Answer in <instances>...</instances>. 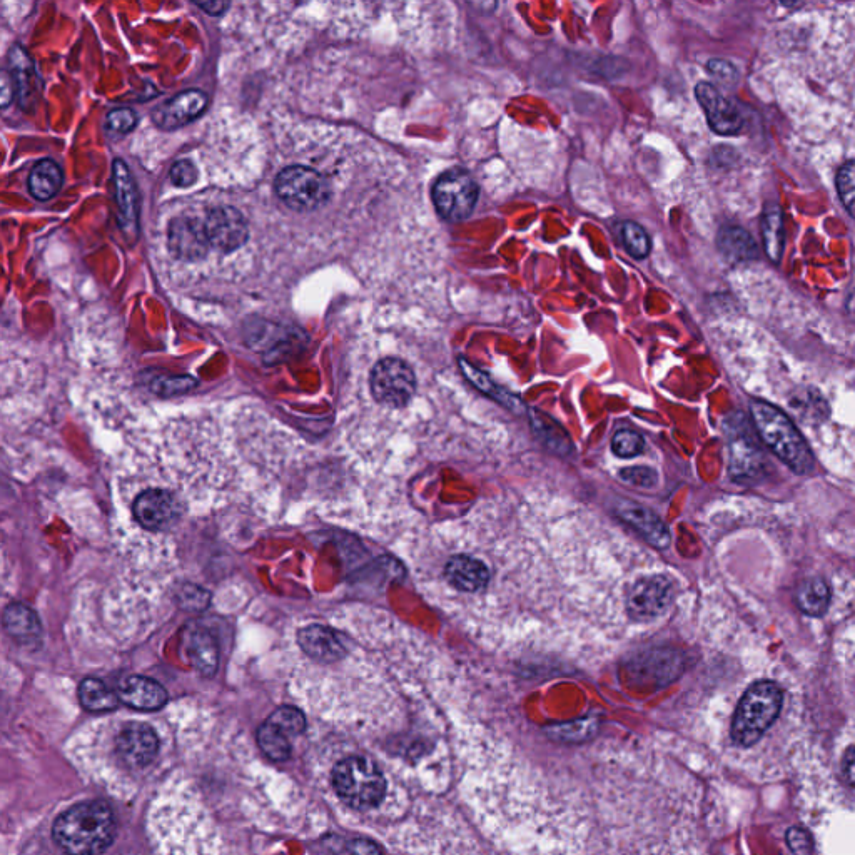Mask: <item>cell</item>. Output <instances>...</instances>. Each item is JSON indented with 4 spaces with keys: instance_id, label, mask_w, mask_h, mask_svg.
Instances as JSON below:
<instances>
[{
    "instance_id": "obj_1",
    "label": "cell",
    "mask_w": 855,
    "mask_h": 855,
    "mask_svg": "<svg viewBox=\"0 0 855 855\" xmlns=\"http://www.w3.org/2000/svg\"><path fill=\"white\" fill-rule=\"evenodd\" d=\"M114 812L102 802H81L62 812L52 827L57 847L66 855H102L116 839Z\"/></svg>"
},
{
    "instance_id": "obj_2",
    "label": "cell",
    "mask_w": 855,
    "mask_h": 855,
    "mask_svg": "<svg viewBox=\"0 0 855 855\" xmlns=\"http://www.w3.org/2000/svg\"><path fill=\"white\" fill-rule=\"evenodd\" d=\"M750 415L762 441L790 470L797 475H807L814 470V455L807 441L784 411L765 401H752Z\"/></svg>"
},
{
    "instance_id": "obj_3",
    "label": "cell",
    "mask_w": 855,
    "mask_h": 855,
    "mask_svg": "<svg viewBox=\"0 0 855 855\" xmlns=\"http://www.w3.org/2000/svg\"><path fill=\"white\" fill-rule=\"evenodd\" d=\"M784 704L779 685L762 680L750 685L740 699L732 722V739L740 747H752L772 727Z\"/></svg>"
},
{
    "instance_id": "obj_4",
    "label": "cell",
    "mask_w": 855,
    "mask_h": 855,
    "mask_svg": "<svg viewBox=\"0 0 855 855\" xmlns=\"http://www.w3.org/2000/svg\"><path fill=\"white\" fill-rule=\"evenodd\" d=\"M333 785L346 804L358 810L373 809L386 795V779L375 762L348 757L333 769Z\"/></svg>"
},
{
    "instance_id": "obj_5",
    "label": "cell",
    "mask_w": 855,
    "mask_h": 855,
    "mask_svg": "<svg viewBox=\"0 0 855 855\" xmlns=\"http://www.w3.org/2000/svg\"><path fill=\"white\" fill-rule=\"evenodd\" d=\"M132 518L137 528L149 535L173 532L186 515V501L181 493L161 483L144 486L134 493Z\"/></svg>"
},
{
    "instance_id": "obj_6",
    "label": "cell",
    "mask_w": 855,
    "mask_h": 855,
    "mask_svg": "<svg viewBox=\"0 0 855 855\" xmlns=\"http://www.w3.org/2000/svg\"><path fill=\"white\" fill-rule=\"evenodd\" d=\"M274 189L286 206L299 213H309L321 208L329 198L326 179L318 171L306 166H289L283 169L276 178Z\"/></svg>"
},
{
    "instance_id": "obj_7",
    "label": "cell",
    "mask_w": 855,
    "mask_h": 855,
    "mask_svg": "<svg viewBox=\"0 0 855 855\" xmlns=\"http://www.w3.org/2000/svg\"><path fill=\"white\" fill-rule=\"evenodd\" d=\"M478 184L463 169H450L436 179L433 186V203L441 218L450 223H460L470 218L478 201Z\"/></svg>"
},
{
    "instance_id": "obj_8",
    "label": "cell",
    "mask_w": 855,
    "mask_h": 855,
    "mask_svg": "<svg viewBox=\"0 0 855 855\" xmlns=\"http://www.w3.org/2000/svg\"><path fill=\"white\" fill-rule=\"evenodd\" d=\"M371 393L381 405L405 408L416 391L415 373L405 361L385 358L371 371Z\"/></svg>"
},
{
    "instance_id": "obj_9",
    "label": "cell",
    "mask_w": 855,
    "mask_h": 855,
    "mask_svg": "<svg viewBox=\"0 0 855 855\" xmlns=\"http://www.w3.org/2000/svg\"><path fill=\"white\" fill-rule=\"evenodd\" d=\"M729 440L732 478L740 483L759 478L764 470L765 456L760 450L754 428L740 413L735 415L734 421H730Z\"/></svg>"
},
{
    "instance_id": "obj_10",
    "label": "cell",
    "mask_w": 855,
    "mask_h": 855,
    "mask_svg": "<svg viewBox=\"0 0 855 855\" xmlns=\"http://www.w3.org/2000/svg\"><path fill=\"white\" fill-rule=\"evenodd\" d=\"M675 587L663 575L643 577L628 587L627 612L635 622H650L662 617L672 605Z\"/></svg>"
},
{
    "instance_id": "obj_11",
    "label": "cell",
    "mask_w": 855,
    "mask_h": 855,
    "mask_svg": "<svg viewBox=\"0 0 855 855\" xmlns=\"http://www.w3.org/2000/svg\"><path fill=\"white\" fill-rule=\"evenodd\" d=\"M204 228H206L211 248L218 249L224 254L233 253L241 248L249 238L248 223L241 211L233 206H218L211 209L208 218L204 221Z\"/></svg>"
},
{
    "instance_id": "obj_12",
    "label": "cell",
    "mask_w": 855,
    "mask_h": 855,
    "mask_svg": "<svg viewBox=\"0 0 855 855\" xmlns=\"http://www.w3.org/2000/svg\"><path fill=\"white\" fill-rule=\"evenodd\" d=\"M167 246L174 258L189 263L206 258L211 248L203 221L191 216H179L171 221L167 229Z\"/></svg>"
},
{
    "instance_id": "obj_13",
    "label": "cell",
    "mask_w": 855,
    "mask_h": 855,
    "mask_svg": "<svg viewBox=\"0 0 855 855\" xmlns=\"http://www.w3.org/2000/svg\"><path fill=\"white\" fill-rule=\"evenodd\" d=\"M117 754L129 767H146L156 759L159 739L151 725L131 722L122 727L116 739Z\"/></svg>"
},
{
    "instance_id": "obj_14",
    "label": "cell",
    "mask_w": 855,
    "mask_h": 855,
    "mask_svg": "<svg viewBox=\"0 0 855 855\" xmlns=\"http://www.w3.org/2000/svg\"><path fill=\"white\" fill-rule=\"evenodd\" d=\"M695 96L704 109L712 131L720 136H735L742 131L744 119L734 104L720 94L717 87L709 82H700L695 87Z\"/></svg>"
},
{
    "instance_id": "obj_15",
    "label": "cell",
    "mask_w": 855,
    "mask_h": 855,
    "mask_svg": "<svg viewBox=\"0 0 855 855\" xmlns=\"http://www.w3.org/2000/svg\"><path fill=\"white\" fill-rule=\"evenodd\" d=\"M209 97L199 89L181 92L152 112V121L164 131H174L196 121L208 109Z\"/></svg>"
},
{
    "instance_id": "obj_16",
    "label": "cell",
    "mask_w": 855,
    "mask_h": 855,
    "mask_svg": "<svg viewBox=\"0 0 855 855\" xmlns=\"http://www.w3.org/2000/svg\"><path fill=\"white\" fill-rule=\"evenodd\" d=\"M114 198L119 209V226L127 239L136 241L139 233V194L126 162L116 159L112 164Z\"/></svg>"
},
{
    "instance_id": "obj_17",
    "label": "cell",
    "mask_w": 855,
    "mask_h": 855,
    "mask_svg": "<svg viewBox=\"0 0 855 855\" xmlns=\"http://www.w3.org/2000/svg\"><path fill=\"white\" fill-rule=\"evenodd\" d=\"M9 67H11L12 81H14V89H16L17 104L24 111L32 109L36 106L37 97H39L42 87L41 76L37 72L36 64L29 56V52L16 44L9 52Z\"/></svg>"
},
{
    "instance_id": "obj_18",
    "label": "cell",
    "mask_w": 855,
    "mask_h": 855,
    "mask_svg": "<svg viewBox=\"0 0 855 855\" xmlns=\"http://www.w3.org/2000/svg\"><path fill=\"white\" fill-rule=\"evenodd\" d=\"M443 577L458 592H481L490 582V570L485 563L470 555H453L448 558Z\"/></svg>"
},
{
    "instance_id": "obj_19",
    "label": "cell",
    "mask_w": 855,
    "mask_h": 855,
    "mask_svg": "<svg viewBox=\"0 0 855 855\" xmlns=\"http://www.w3.org/2000/svg\"><path fill=\"white\" fill-rule=\"evenodd\" d=\"M298 643L301 650L316 662H339L345 657V645L341 642L338 632L318 623L301 628Z\"/></svg>"
},
{
    "instance_id": "obj_20",
    "label": "cell",
    "mask_w": 855,
    "mask_h": 855,
    "mask_svg": "<svg viewBox=\"0 0 855 855\" xmlns=\"http://www.w3.org/2000/svg\"><path fill=\"white\" fill-rule=\"evenodd\" d=\"M617 513L623 522L635 528L645 538V542L653 547L663 550L670 545L667 525L652 510H648L647 506L638 505L635 501H622L617 506Z\"/></svg>"
},
{
    "instance_id": "obj_21",
    "label": "cell",
    "mask_w": 855,
    "mask_h": 855,
    "mask_svg": "<svg viewBox=\"0 0 855 855\" xmlns=\"http://www.w3.org/2000/svg\"><path fill=\"white\" fill-rule=\"evenodd\" d=\"M117 697L127 707L146 712L162 709L167 704V692L161 683L141 675L124 678Z\"/></svg>"
},
{
    "instance_id": "obj_22",
    "label": "cell",
    "mask_w": 855,
    "mask_h": 855,
    "mask_svg": "<svg viewBox=\"0 0 855 855\" xmlns=\"http://www.w3.org/2000/svg\"><path fill=\"white\" fill-rule=\"evenodd\" d=\"M717 246L720 254L730 263H747L759 256V246L754 238L740 226H725L720 229Z\"/></svg>"
},
{
    "instance_id": "obj_23",
    "label": "cell",
    "mask_w": 855,
    "mask_h": 855,
    "mask_svg": "<svg viewBox=\"0 0 855 855\" xmlns=\"http://www.w3.org/2000/svg\"><path fill=\"white\" fill-rule=\"evenodd\" d=\"M4 628L17 642H39L42 635L41 620L31 607L24 603H12L4 612Z\"/></svg>"
},
{
    "instance_id": "obj_24",
    "label": "cell",
    "mask_w": 855,
    "mask_h": 855,
    "mask_svg": "<svg viewBox=\"0 0 855 855\" xmlns=\"http://www.w3.org/2000/svg\"><path fill=\"white\" fill-rule=\"evenodd\" d=\"M760 226L765 254L772 263L779 264L785 248L784 214L779 204L769 203L765 206Z\"/></svg>"
},
{
    "instance_id": "obj_25",
    "label": "cell",
    "mask_w": 855,
    "mask_h": 855,
    "mask_svg": "<svg viewBox=\"0 0 855 855\" xmlns=\"http://www.w3.org/2000/svg\"><path fill=\"white\" fill-rule=\"evenodd\" d=\"M64 173L52 159H44L32 167L29 174V193L37 201H49L61 191Z\"/></svg>"
},
{
    "instance_id": "obj_26",
    "label": "cell",
    "mask_w": 855,
    "mask_h": 855,
    "mask_svg": "<svg viewBox=\"0 0 855 855\" xmlns=\"http://www.w3.org/2000/svg\"><path fill=\"white\" fill-rule=\"evenodd\" d=\"M530 418H532L535 435L548 450H552L557 455H568L572 451V440L568 438L567 431L563 430L557 421H553L545 413L537 410L530 411Z\"/></svg>"
},
{
    "instance_id": "obj_27",
    "label": "cell",
    "mask_w": 855,
    "mask_h": 855,
    "mask_svg": "<svg viewBox=\"0 0 855 855\" xmlns=\"http://www.w3.org/2000/svg\"><path fill=\"white\" fill-rule=\"evenodd\" d=\"M189 657L198 672L213 675L218 668V643L208 630H196L189 640Z\"/></svg>"
},
{
    "instance_id": "obj_28",
    "label": "cell",
    "mask_w": 855,
    "mask_h": 855,
    "mask_svg": "<svg viewBox=\"0 0 855 855\" xmlns=\"http://www.w3.org/2000/svg\"><path fill=\"white\" fill-rule=\"evenodd\" d=\"M79 700L89 712H109L119 705V697L106 683L97 678H86L79 685Z\"/></svg>"
},
{
    "instance_id": "obj_29",
    "label": "cell",
    "mask_w": 855,
    "mask_h": 855,
    "mask_svg": "<svg viewBox=\"0 0 855 855\" xmlns=\"http://www.w3.org/2000/svg\"><path fill=\"white\" fill-rule=\"evenodd\" d=\"M830 603V587L824 578H812L799 588L797 605L809 617H822Z\"/></svg>"
},
{
    "instance_id": "obj_30",
    "label": "cell",
    "mask_w": 855,
    "mask_h": 855,
    "mask_svg": "<svg viewBox=\"0 0 855 855\" xmlns=\"http://www.w3.org/2000/svg\"><path fill=\"white\" fill-rule=\"evenodd\" d=\"M615 234H617L623 248L627 249L628 254H632L635 259L647 258L652 249V241L648 238L647 231L635 223V221H622L615 226Z\"/></svg>"
},
{
    "instance_id": "obj_31",
    "label": "cell",
    "mask_w": 855,
    "mask_h": 855,
    "mask_svg": "<svg viewBox=\"0 0 855 855\" xmlns=\"http://www.w3.org/2000/svg\"><path fill=\"white\" fill-rule=\"evenodd\" d=\"M460 366L463 373H465L466 378H468V380H470L478 390L483 391L485 395L495 398L496 401H500L501 405H505L506 408H510V410H515V408L523 406L522 401L515 398V396L510 395L508 391L501 390L500 386H496L495 383H493V381L483 373V371L478 370L475 366H471L468 361L460 360Z\"/></svg>"
},
{
    "instance_id": "obj_32",
    "label": "cell",
    "mask_w": 855,
    "mask_h": 855,
    "mask_svg": "<svg viewBox=\"0 0 855 855\" xmlns=\"http://www.w3.org/2000/svg\"><path fill=\"white\" fill-rule=\"evenodd\" d=\"M258 744L264 755L274 762H284L291 755L288 735L279 732L274 725L264 722L258 730Z\"/></svg>"
},
{
    "instance_id": "obj_33",
    "label": "cell",
    "mask_w": 855,
    "mask_h": 855,
    "mask_svg": "<svg viewBox=\"0 0 855 855\" xmlns=\"http://www.w3.org/2000/svg\"><path fill=\"white\" fill-rule=\"evenodd\" d=\"M266 722L274 725L279 732H283L288 737H296L306 730V717L296 707H279L278 710H274L273 714L269 715Z\"/></svg>"
},
{
    "instance_id": "obj_34",
    "label": "cell",
    "mask_w": 855,
    "mask_h": 855,
    "mask_svg": "<svg viewBox=\"0 0 855 855\" xmlns=\"http://www.w3.org/2000/svg\"><path fill=\"white\" fill-rule=\"evenodd\" d=\"M329 854L334 855H381V850L375 842L366 839H345V837H329L326 842Z\"/></svg>"
},
{
    "instance_id": "obj_35",
    "label": "cell",
    "mask_w": 855,
    "mask_h": 855,
    "mask_svg": "<svg viewBox=\"0 0 855 855\" xmlns=\"http://www.w3.org/2000/svg\"><path fill=\"white\" fill-rule=\"evenodd\" d=\"M854 174V161H847L844 166L840 167L837 179H835V186H837L840 201H842L850 216H854Z\"/></svg>"
},
{
    "instance_id": "obj_36",
    "label": "cell",
    "mask_w": 855,
    "mask_h": 855,
    "mask_svg": "<svg viewBox=\"0 0 855 855\" xmlns=\"http://www.w3.org/2000/svg\"><path fill=\"white\" fill-rule=\"evenodd\" d=\"M612 448L620 458H633L643 451V438L632 430H618L613 435Z\"/></svg>"
},
{
    "instance_id": "obj_37",
    "label": "cell",
    "mask_w": 855,
    "mask_h": 855,
    "mask_svg": "<svg viewBox=\"0 0 855 855\" xmlns=\"http://www.w3.org/2000/svg\"><path fill=\"white\" fill-rule=\"evenodd\" d=\"M198 385L191 376H161L152 383V391H156L157 395L171 396L186 393L193 390L194 386Z\"/></svg>"
},
{
    "instance_id": "obj_38",
    "label": "cell",
    "mask_w": 855,
    "mask_h": 855,
    "mask_svg": "<svg viewBox=\"0 0 855 855\" xmlns=\"http://www.w3.org/2000/svg\"><path fill=\"white\" fill-rule=\"evenodd\" d=\"M137 126V116L136 112L132 111V109H127V107H119V109H112L106 117V127L107 131L111 132V134H127V132H131L134 127Z\"/></svg>"
},
{
    "instance_id": "obj_39",
    "label": "cell",
    "mask_w": 855,
    "mask_h": 855,
    "mask_svg": "<svg viewBox=\"0 0 855 855\" xmlns=\"http://www.w3.org/2000/svg\"><path fill=\"white\" fill-rule=\"evenodd\" d=\"M620 476H622L623 481H627L633 486H640V488H652L657 483V473L647 466L625 468Z\"/></svg>"
},
{
    "instance_id": "obj_40",
    "label": "cell",
    "mask_w": 855,
    "mask_h": 855,
    "mask_svg": "<svg viewBox=\"0 0 855 855\" xmlns=\"http://www.w3.org/2000/svg\"><path fill=\"white\" fill-rule=\"evenodd\" d=\"M171 181L178 188H189L198 181V169L191 161H178L171 169Z\"/></svg>"
},
{
    "instance_id": "obj_41",
    "label": "cell",
    "mask_w": 855,
    "mask_h": 855,
    "mask_svg": "<svg viewBox=\"0 0 855 855\" xmlns=\"http://www.w3.org/2000/svg\"><path fill=\"white\" fill-rule=\"evenodd\" d=\"M787 845L795 855H810L814 850V842L809 832L800 827H792L787 832Z\"/></svg>"
},
{
    "instance_id": "obj_42",
    "label": "cell",
    "mask_w": 855,
    "mask_h": 855,
    "mask_svg": "<svg viewBox=\"0 0 855 855\" xmlns=\"http://www.w3.org/2000/svg\"><path fill=\"white\" fill-rule=\"evenodd\" d=\"M14 99H16V89H14L11 72L0 69V109L11 106Z\"/></svg>"
},
{
    "instance_id": "obj_43",
    "label": "cell",
    "mask_w": 855,
    "mask_h": 855,
    "mask_svg": "<svg viewBox=\"0 0 855 855\" xmlns=\"http://www.w3.org/2000/svg\"><path fill=\"white\" fill-rule=\"evenodd\" d=\"M707 69H709L712 76L717 77V79H722V81L725 82L734 81L735 77H737L735 67L732 66L730 62L722 61V59H714V61H710L709 64H707Z\"/></svg>"
},
{
    "instance_id": "obj_44",
    "label": "cell",
    "mask_w": 855,
    "mask_h": 855,
    "mask_svg": "<svg viewBox=\"0 0 855 855\" xmlns=\"http://www.w3.org/2000/svg\"><path fill=\"white\" fill-rule=\"evenodd\" d=\"M196 6L208 12L209 16H223L229 9V2H196Z\"/></svg>"
},
{
    "instance_id": "obj_45",
    "label": "cell",
    "mask_w": 855,
    "mask_h": 855,
    "mask_svg": "<svg viewBox=\"0 0 855 855\" xmlns=\"http://www.w3.org/2000/svg\"><path fill=\"white\" fill-rule=\"evenodd\" d=\"M845 775H847V780H849V785L852 787L854 784V747H849L847 752H845Z\"/></svg>"
}]
</instances>
